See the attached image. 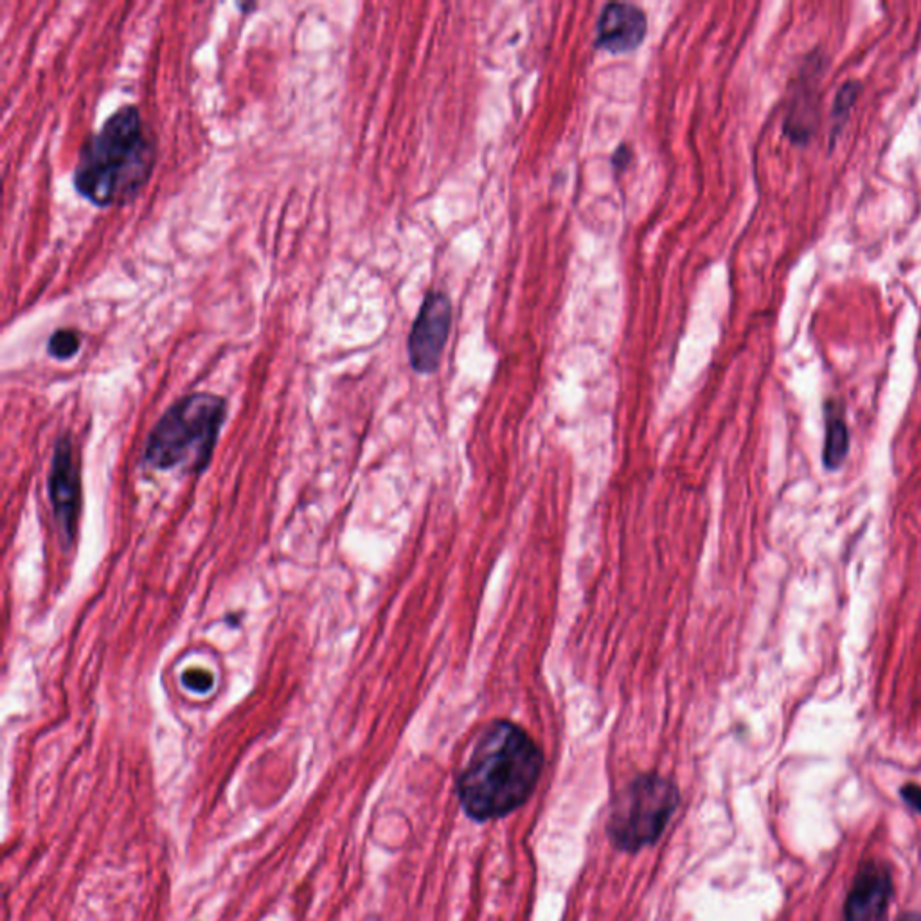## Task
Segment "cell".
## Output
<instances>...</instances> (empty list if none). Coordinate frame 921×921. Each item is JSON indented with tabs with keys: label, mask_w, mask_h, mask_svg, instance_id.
Masks as SVG:
<instances>
[{
	"label": "cell",
	"mask_w": 921,
	"mask_h": 921,
	"mask_svg": "<svg viewBox=\"0 0 921 921\" xmlns=\"http://www.w3.org/2000/svg\"><path fill=\"white\" fill-rule=\"evenodd\" d=\"M679 805V791L666 778L640 775L615 799L609 836L615 848L637 851L654 844Z\"/></svg>",
	"instance_id": "cell-4"
},
{
	"label": "cell",
	"mask_w": 921,
	"mask_h": 921,
	"mask_svg": "<svg viewBox=\"0 0 921 921\" xmlns=\"http://www.w3.org/2000/svg\"><path fill=\"white\" fill-rule=\"evenodd\" d=\"M648 16L645 10L630 2H610L605 5L598 21L596 47L612 55L630 53L645 42Z\"/></svg>",
	"instance_id": "cell-8"
},
{
	"label": "cell",
	"mask_w": 921,
	"mask_h": 921,
	"mask_svg": "<svg viewBox=\"0 0 921 921\" xmlns=\"http://www.w3.org/2000/svg\"><path fill=\"white\" fill-rule=\"evenodd\" d=\"M861 92V85L856 81H848L839 89L836 97V105H833V119H847L848 112L855 103L856 96Z\"/></svg>",
	"instance_id": "cell-11"
},
{
	"label": "cell",
	"mask_w": 921,
	"mask_h": 921,
	"mask_svg": "<svg viewBox=\"0 0 921 921\" xmlns=\"http://www.w3.org/2000/svg\"><path fill=\"white\" fill-rule=\"evenodd\" d=\"M182 682H184L187 690L198 693V695H204L207 691H211L212 686H215L212 674L206 670H198V668L187 670L186 674L182 675Z\"/></svg>",
	"instance_id": "cell-12"
},
{
	"label": "cell",
	"mask_w": 921,
	"mask_h": 921,
	"mask_svg": "<svg viewBox=\"0 0 921 921\" xmlns=\"http://www.w3.org/2000/svg\"><path fill=\"white\" fill-rule=\"evenodd\" d=\"M452 326V302L439 290L425 296L408 333V362L416 373L430 375L439 368Z\"/></svg>",
	"instance_id": "cell-5"
},
{
	"label": "cell",
	"mask_w": 921,
	"mask_h": 921,
	"mask_svg": "<svg viewBox=\"0 0 921 921\" xmlns=\"http://www.w3.org/2000/svg\"><path fill=\"white\" fill-rule=\"evenodd\" d=\"M227 419V400L192 393L176 400L151 428L145 463L156 470L202 472L211 461Z\"/></svg>",
	"instance_id": "cell-3"
},
{
	"label": "cell",
	"mask_w": 921,
	"mask_h": 921,
	"mask_svg": "<svg viewBox=\"0 0 921 921\" xmlns=\"http://www.w3.org/2000/svg\"><path fill=\"white\" fill-rule=\"evenodd\" d=\"M850 449V436L842 414L833 408H826L825 464L833 470L841 467Z\"/></svg>",
	"instance_id": "cell-9"
},
{
	"label": "cell",
	"mask_w": 921,
	"mask_h": 921,
	"mask_svg": "<svg viewBox=\"0 0 921 921\" xmlns=\"http://www.w3.org/2000/svg\"><path fill=\"white\" fill-rule=\"evenodd\" d=\"M157 141L137 105H123L85 137L72 170L76 193L92 206H128L156 172Z\"/></svg>",
	"instance_id": "cell-1"
},
{
	"label": "cell",
	"mask_w": 921,
	"mask_h": 921,
	"mask_svg": "<svg viewBox=\"0 0 921 921\" xmlns=\"http://www.w3.org/2000/svg\"><path fill=\"white\" fill-rule=\"evenodd\" d=\"M542 765V750L522 727L508 721L492 722L459 775L458 794L464 811L475 821L508 816L533 794Z\"/></svg>",
	"instance_id": "cell-2"
},
{
	"label": "cell",
	"mask_w": 921,
	"mask_h": 921,
	"mask_svg": "<svg viewBox=\"0 0 921 921\" xmlns=\"http://www.w3.org/2000/svg\"><path fill=\"white\" fill-rule=\"evenodd\" d=\"M632 148L629 145H621L618 150L614 151V156H612V166H614L615 172H623L629 166L630 162H632Z\"/></svg>",
	"instance_id": "cell-14"
},
{
	"label": "cell",
	"mask_w": 921,
	"mask_h": 921,
	"mask_svg": "<svg viewBox=\"0 0 921 921\" xmlns=\"http://www.w3.org/2000/svg\"><path fill=\"white\" fill-rule=\"evenodd\" d=\"M49 497L61 539L66 544H72L80 519L81 479L69 436L56 441L49 472Z\"/></svg>",
	"instance_id": "cell-6"
},
{
	"label": "cell",
	"mask_w": 921,
	"mask_h": 921,
	"mask_svg": "<svg viewBox=\"0 0 921 921\" xmlns=\"http://www.w3.org/2000/svg\"><path fill=\"white\" fill-rule=\"evenodd\" d=\"M83 335L76 327H58L47 341V355L55 360H71L80 353Z\"/></svg>",
	"instance_id": "cell-10"
},
{
	"label": "cell",
	"mask_w": 921,
	"mask_h": 921,
	"mask_svg": "<svg viewBox=\"0 0 921 921\" xmlns=\"http://www.w3.org/2000/svg\"><path fill=\"white\" fill-rule=\"evenodd\" d=\"M891 898V870L880 862H867L851 884L844 921H887Z\"/></svg>",
	"instance_id": "cell-7"
},
{
	"label": "cell",
	"mask_w": 921,
	"mask_h": 921,
	"mask_svg": "<svg viewBox=\"0 0 921 921\" xmlns=\"http://www.w3.org/2000/svg\"><path fill=\"white\" fill-rule=\"evenodd\" d=\"M898 921H921V912H909V914H903Z\"/></svg>",
	"instance_id": "cell-15"
},
{
	"label": "cell",
	"mask_w": 921,
	"mask_h": 921,
	"mask_svg": "<svg viewBox=\"0 0 921 921\" xmlns=\"http://www.w3.org/2000/svg\"><path fill=\"white\" fill-rule=\"evenodd\" d=\"M901 797L906 799L907 805L911 806L912 810L921 814V786L909 783V785L901 786Z\"/></svg>",
	"instance_id": "cell-13"
}]
</instances>
